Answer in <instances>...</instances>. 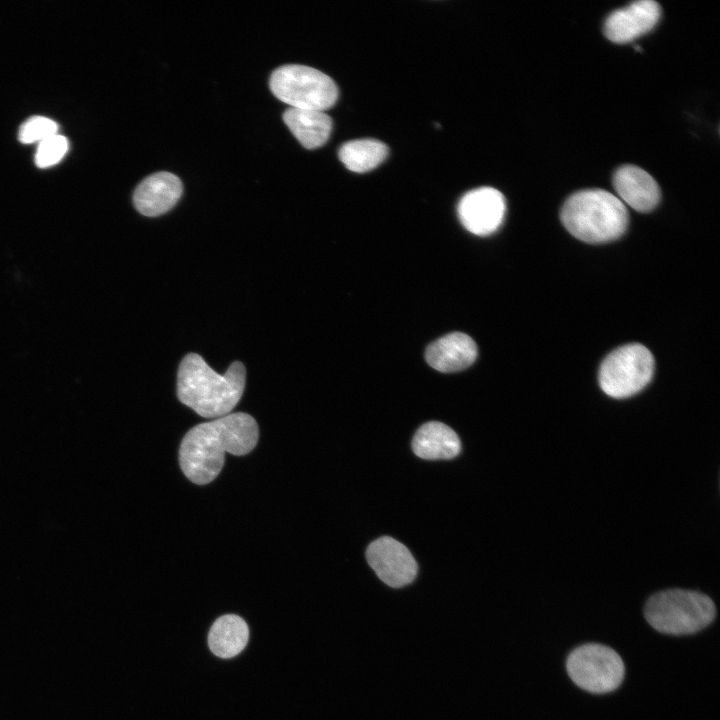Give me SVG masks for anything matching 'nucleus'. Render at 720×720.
<instances>
[{"mask_svg":"<svg viewBox=\"0 0 720 720\" xmlns=\"http://www.w3.org/2000/svg\"><path fill=\"white\" fill-rule=\"evenodd\" d=\"M477 346L467 334L453 332L431 343L425 353L428 364L437 371L451 373L469 367L477 357Z\"/></svg>","mask_w":720,"mask_h":720,"instance_id":"13","label":"nucleus"},{"mask_svg":"<svg viewBox=\"0 0 720 720\" xmlns=\"http://www.w3.org/2000/svg\"><path fill=\"white\" fill-rule=\"evenodd\" d=\"M654 368V357L645 346L627 344L605 357L599 369V385L612 398H627L650 382Z\"/></svg>","mask_w":720,"mask_h":720,"instance_id":"6","label":"nucleus"},{"mask_svg":"<svg viewBox=\"0 0 720 720\" xmlns=\"http://www.w3.org/2000/svg\"><path fill=\"white\" fill-rule=\"evenodd\" d=\"M272 93L290 108L325 112L337 101L338 88L323 72L290 64L276 69L270 77Z\"/></svg>","mask_w":720,"mask_h":720,"instance_id":"5","label":"nucleus"},{"mask_svg":"<svg viewBox=\"0 0 720 720\" xmlns=\"http://www.w3.org/2000/svg\"><path fill=\"white\" fill-rule=\"evenodd\" d=\"M613 187L624 205L641 213L655 209L661 198L655 179L635 165L619 167L613 175Z\"/></svg>","mask_w":720,"mask_h":720,"instance_id":"11","label":"nucleus"},{"mask_svg":"<svg viewBox=\"0 0 720 720\" xmlns=\"http://www.w3.org/2000/svg\"><path fill=\"white\" fill-rule=\"evenodd\" d=\"M635 50L638 51V52H642V49H641V47H639V46H636V47H635Z\"/></svg>","mask_w":720,"mask_h":720,"instance_id":"20","label":"nucleus"},{"mask_svg":"<svg viewBox=\"0 0 720 720\" xmlns=\"http://www.w3.org/2000/svg\"><path fill=\"white\" fill-rule=\"evenodd\" d=\"M366 558L376 575L390 587L408 585L417 575L415 558L405 545L394 538L383 536L371 542Z\"/></svg>","mask_w":720,"mask_h":720,"instance_id":"8","label":"nucleus"},{"mask_svg":"<svg viewBox=\"0 0 720 720\" xmlns=\"http://www.w3.org/2000/svg\"><path fill=\"white\" fill-rule=\"evenodd\" d=\"M644 614L648 623L661 633L687 635L707 627L715 618L716 607L703 593L669 589L652 595Z\"/></svg>","mask_w":720,"mask_h":720,"instance_id":"4","label":"nucleus"},{"mask_svg":"<svg viewBox=\"0 0 720 720\" xmlns=\"http://www.w3.org/2000/svg\"><path fill=\"white\" fill-rule=\"evenodd\" d=\"M68 140L65 136L55 134L38 143L35 163L39 168H47L61 161L68 151Z\"/></svg>","mask_w":720,"mask_h":720,"instance_id":"19","label":"nucleus"},{"mask_svg":"<svg viewBox=\"0 0 720 720\" xmlns=\"http://www.w3.org/2000/svg\"><path fill=\"white\" fill-rule=\"evenodd\" d=\"M388 155L387 146L375 139H357L344 143L338 152L341 162L352 172H368Z\"/></svg>","mask_w":720,"mask_h":720,"instance_id":"17","label":"nucleus"},{"mask_svg":"<svg viewBox=\"0 0 720 720\" xmlns=\"http://www.w3.org/2000/svg\"><path fill=\"white\" fill-rule=\"evenodd\" d=\"M244 365L233 362L226 373H216L204 359L187 354L181 361L177 376L179 400L205 418H219L231 413L245 388Z\"/></svg>","mask_w":720,"mask_h":720,"instance_id":"2","label":"nucleus"},{"mask_svg":"<svg viewBox=\"0 0 720 720\" xmlns=\"http://www.w3.org/2000/svg\"><path fill=\"white\" fill-rule=\"evenodd\" d=\"M560 218L571 235L590 244L618 239L629 223L626 206L617 196L603 189L573 193L563 204Z\"/></svg>","mask_w":720,"mask_h":720,"instance_id":"3","label":"nucleus"},{"mask_svg":"<svg viewBox=\"0 0 720 720\" xmlns=\"http://www.w3.org/2000/svg\"><path fill=\"white\" fill-rule=\"evenodd\" d=\"M660 5L653 0H639L612 12L604 23V35L617 44L629 43L648 33L658 23Z\"/></svg>","mask_w":720,"mask_h":720,"instance_id":"10","label":"nucleus"},{"mask_svg":"<svg viewBox=\"0 0 720 720\" xmlns=\"http://www.w3.org/2000/svg\"><path fill=\"white\" fill-rule=\"evenodd\" d=\"M181 180L170 172H158L145 178L133 194L135 208L148 217L172 209L182 195Z\"/></svg>","mask_w":720,"mask_h":720,"instance_id":"12","label":"nucleus"},{"mask_svg":"<svg viewBox=\"0 0 720 720\" xmlns=\"http://www.w3.org/2000/svg\"><path fill=\"white\" fill-rule=\"evenodd\" d=\"M249 639L246 622L237 615L228 614L219 617L212 625L208 644L218 657L231 658L239 654Z\"/></svg>","mask_w":720,"mask_h":720,"instance_id":"16","label":"nucleus"},{"mask_svg":"<svg viewBox=\"0 0 720 720\" xmlns=\"http://www.w3.org/2000/svg\"><path fill=\"white\" fill-rule=\"evenodd\" d=\"M458 216L472 234L487 236L502 225L506 213L503 194L492 187H480L467 192L459 201Z\"/></svg>","mask_w":720,"mask_h":720,"instance_id":"9","label":"nucleus"},{"mask_svg":"<svg viewBox=\"0 0 720 720\" xmlns=\"http://www.w3.org/2000/svg\"><path fill=\"white\" fill-rule=\"evenodd\" d=\"M259 429L255 419L237 412L192 427L179 449L184 475L193 483L204 485L220 473L225 453L241 456L257 444Z\"/></svg>","mask_w":720,"mask_h":720,"instance_id":"1","label":"nucleus"},{"mask_svg":"<svg viewBox=\"0 0 720 720\" xmlns=\"http://www.w3.org/2000/svg\"><path fill=\"white\" fill-rule=\"evenodd\" d=\"M283 120L292 134L307 149L324 145L332 130V120L323 111L288 108Z\"/></svg>","mask_w":720,"mask_h":720,"instance_id":"15","label":"nucleus"},{"mask_svg":"<svg viewBox=\"0 0 720 720\" xmlns=\"http://www.w3.org/2000/svg\"><path fill=\"white\" fill-rule=\"evenodd\" d=\"M567 671L573 682L592 693L615 690L624 677V663L612 648L585 644L574 649L567 659Z\"/></svg>","mask_w":720,"mask_h":720,"instance_id":"7","label":"nucleus"},{"mask_svg":"<svg viewBox=\"0 0 720 720\" xmlns=\"http://www.w3.org/2000/svg\"><path fill=\"white\" fill-rule=\"evenodd\" d=\"M412 450L416 456L426 460L451 459L460 453L461 442L449 426L431 421L419 427L414 434Z\"/></svg>","mask_w":720,"mask_h":720,"instance_id":"14","label":"nucleus"},{"mask_svg":"<svg viewBox=\"0 0 720 720\" xmlns=\"http://www.w3.org/2000/svg\"><path fill=\"white\" fill-rule=\"evenodd\" d=\"M58 134V124L45 116H33L27 119L18 130V139L24 144L40 143Z\"/></svg>","mask_w":720,"mask_h":720,"instance_id":"18","label":"nucleus"}]
</instances>
